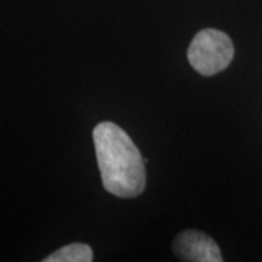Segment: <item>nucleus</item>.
Masks as SVG:
<instances>
[{
  "label": "nucleus",
  "mask_w": 262,
  "mask_h": 262,
  "mask_svg": "<svg viewBox=\"0 0 262 262\" xmlns=\"http://www.w3.org/2000/svg\"><path fill=\"white\" fill-rule=\"evenodd\" d=\"M94 144L103 188L120 198L140 195L146 187V169L130 136L117 124L105 121L95 127Z\"/></svg>",
  "instance_id": "f257e3e1"
},
{
  "label": "nucleus",
  "mask_w": 262,
  "mask_h": 262,
  "mask_svg": "<svg viewBox=\"0 0 262 262\" xmlns=\"http://www.w3.org/2000/svg\"><path fill=\"white\" fill-rule=\"evenodd\" d=\"M234 47L227 34L219 29H203L191 41L188 60L200 75L213 76L232 63Z\"/></svg>",
  "instance_id": "f03ea898"
},
{
  "label": "nucleus",
  "mask_w": 262,
  "mask_h": 262,
  "mask_svg": "<svg viewBox=\"0 0 262 262\" xmlns=\"http://www.w3.org/2000/svg\"><path fill=\"white\" fill-rule=\"evenodd\" d=\"M173 252L187 262H222L223 256L214 239L200 230H185L173 241Z\"/></svg>",
  "instance_id": "7ed1b4c3"
},
{
  "label": "nucleus",
  "mask_w": 262,
  "mask_h": 262,
  "mask_svg": "<svg viewBox=\"0 0 262 262\" xmlns=\"http://www.w3.org/2000/svg\"><path fill=\"white\" fill-rule=\"evenodd\" d=\"M46 262H91L94 261L92 248L86 244H70L47 256Z\"/></svg>",
  "instance_id": "20e7f679"
}]
</instances>
